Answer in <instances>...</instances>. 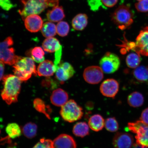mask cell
Masks as SVG:
<instances>
[{"instance_id": "33", "label": "cell", "mask_w": 148, "mask_h": 148, "mask_svg": "<svg viewBox=\"0 0 148 148\" xmlns=\"http://www.w3.org/2000/svg\"><path fill=\"white\" fill-rule=\"evenodd\" d=\"M33 148H53V142L51 140L42 138Z\"/></svg>"}, {"instance_id": "1", "label": "cell", "mask_w": 148, "mask_h": 148, "mask_svg": "<svg viewBox=\"0 0 148 148\" xmlns=\"http://www.w3.org/2000/svg\"><path fill=\"white\" fill-rule=\"evenodd\" d=\"M3 88L1 97L8 105L16 102L21 88V80L16 75H5L3 78Z\"/></svg>"}, {"instance_id": "21", "label": "cell", "mask_w": 148, "mask_h": 148, "mask_svg": "<svg viewBox=\"0 0 148 148\" xmlns=\"http://www.w3.org/2000/svg\"><path fill=\"white\" fill-rule=\"evenodd\" d=\"M133 75L138 82L148 83V66H138L133 71Z\"/></svg>"}, {"instance_id": "15", "label": "cell", "mask_w": 148, "mask_h": 148, "mask_svg": "<svg viewBox=\"0 0 148 148\" xmlns=\"http://www.w3.org/2000/svg\"><path fill=\"white\" fill-rule=\"evenodd\" d=\"M53 142V148H77L75 140L72 136L67 134L60 135Z\"/></svg>"}, {"instance_id": "8", "label": "cell", "mask_w": 148, "mask_h": 148, "mask_svg": "<svg viewBox=\"0 0 148 148\" xmlns=\"http://www.w3.org/2000/svg\"><path fill=\"white\" fill-rule=\"evenodd\" d=\"M99 64L104 73H112L119 69L120 65V60L117 55L109 52L102 57Z\"/></svg>"}, {"instance_id": "14", "label": "cell", "mask_w": 148, "mask_h": 148, "mask_svg": "<svg viewBox=\"0 0 148 148\" xmlns=\"http://www.w3.org/2000/svg\"><path fill=\"white\" fill-rule=\"evenodd\" d=\"M24 20L26 28L30 32H37L42 29L43 21L38 15H30Z\"/></svg>"}, {"instance_id": "42", "label": "cell", "mask_w": 148, "mask_h": 148, "mask_svg": "<svg viewBox=\"0 0 148 148\" xmlns=\"http://www.w3.org/2000/svg\"><path fill=\"white\" fill-rule=\"evenodd\" d=\"M137 1H142V0H137Z\"/></svg>"}, {"instance_id": "38", "label": "cell", "mask_w": 148, "mask_h": 148, "mask_svg": "<svg viewBox=\"0 0 148 148\" xmlns=\"http://www.w3.org/2000/svg\"><path fill=\"white\" fill-rule=\"evenodd\" d=\"M140 120L148 125V107L142 112L140 117Z\"/></svg>"}, {"instance_id": "35", "label": "cell", "mask_w": 148, "mask_h": 148, "mask_svg": "<svg viewBox=\"0 0 148 148\" xmlns=\"http://www.w3.org/2000/svg\"><path fill=\"white\" fill-rule=\"evenodd\" d=\"M88 1L90 9L94 12L99 10L101 7H103L101 0H88Z\"/></svg>"}, {"instance_id": "12", "label": "cell", "mask_w": 148, "mask_h": 148, "mask_svg": "<svg viewBox=\"0 0 148 148\" xmlns=\"http://www.w3.org/2000/svg\"><path fill=\"white\" fill-rule=\"evenodd\" d=\"M114 148H131L134 145V139L127 133H116L113 139Z\"/></svg>"}, {"instance_id": "28", "label": "cell", "mask_w": 148, "mask_h": 148, "mask_svg": "<svg viewBox=\"0 0 148 148\" xmlns=\"http://www.w3.org/2000/svg\"><path fill=\"white\" fill-rule=\"evenodd\" d=\"M38 127L34 123L29 122L24 126L23 132L26 137L29 138H32L36 136Z\"/></svg>"}, {"instance_id": "29", "label": "cell", "mask_w": 148, "mask_h": 148, "mask_svg": "<svg viewBox=\"0 0 148 148\" xmlns=\"http://www.w3.org/2000/svg\"><path fill=\"white\" fill-rule=\"evenodd\" d=\"M30 53L32 58L37 63H41L45 60V53L41 47H35L31 50Z\"/></svg>"}, {"instance_id": "25", "label": "cell", "mask_w": 148, "mask_h": 148, "mask_svg": "<svg viewBox=\"0 0 148 148\" xmlns=\"http://www.w3.org/2000/svg\"><path fill=\"white\" fill-rule=\"evenodd\" d=\"M41 32L45 38L53 37L56 34V26L51 22H46L42 25Z\"/></svg>"}, {"instance_id": "31", "label": "cell", "mask_w": 148, "mask_h": 148, "mask_svg": "<svg viewBox=\"0 0 148 148\" xmlns=\"http://www.w3.org/2000/svg\"><path fill=\"white\" fill-rule=\"evenodd\" d=\"M69 24L65 21H60L56 26L57 33L60 36H67L69 32Z\"/></svg>"}, {"instance_id": "40", "label": "cell", "mask_w": 148, "mask_h": 148, "mask_svg": "<svg viewBox=\"0 0 148 148\" xmlns=\"http://www.w3.org/2000/svg\"><path fill=\"white\" fill-rule=\"evenodd\" d=\"M5 65L4 63L0 60V81L3 79L4 73Z\"/></svg>"}, {"instance_id": "37", "label": "cell", "mask_w": 148, "mask_h": 148, "mask_svg": "<svg viewBox=\"0 0 148 148\" xmlns=\"http://www.w3.org/2000/svg\"><path fill=\"white\" fill-rule=\"evenodd\" d=\"M62 47H61L60 49L55 52L54 65L56 71L59 64L61 63L60 61L62 56Z\"/></svg>"}, {"instance_id": "16", "label": "cell", "mask_w": 148, "mask_h": 148, "mask_svg": "<svg viewBox=\"0 0 148 148\" xmlns=\"http://www.w3.org/2000/svg\"><path fill=\"white\" fill-rule=\"evenodd\" d=\"M68 99V94L64 90L58 88L54 90L51 97L52 104L55 106L62 107L67 102Z\"/></svg>"}, {"instance_id": "43", "label": "cell", "mask_w": 148, "mask_h": 148, "mask_svg": "<svg viewBox=\"0 0 148 148\" xmlns=\"http://www.w3.org/2000/svg\"><path fill=\"white\" fill-rule=\"evenodd\" d=\"M0 134H1V130H0Z\"/></svg>"}, {"instance_id": "20", "label": "cell", "mask_w": 148, "mask_h": 148, "mask_svg": "<svg viewBox=\"0 0 148 148\" xmlns=\"http://www.w3.org/2000/svg\"><path fill=\"white\" fill-rule=\"evenodd\" d=\"M88 17L86 14H77L72 21V25L74 29L82 31L87 25Z\"/></svg>"}, {"instance_id": "6", "label": "cell", "mask_w": 148, "mask_h": 148, "mask_svg": "<svg viewBox=\"0 0 148 148\" xmlns=\"http://www.w3.org/2000/svg\"><path fill=\"white\" fill-rule=\"evenodd\" d=\"M13 44V40L10 36L0 42V60L9 65L14 64L21 57L15 53L14 49L12 47Z\"/></svg>"}, {"instance_id": "44", "label": "cell", "mask_w": 148, "mask_h": 148, "mask_svg": "<svg viewBox=\"0 0 148 148\" xmlns=\"http://www.w3.org/2000/svg\"><path fill=\"white\" fill-rule=\"evenodd\" d=\"M0 1H1V0H0Z\"/></svg>"}, {"instance_id": "3", "label": "cell", "mask_w": 148, "mask_h": 148, "mask_svg": "<svg viewBox=\"0 0 148 148\" xmlns=\"http://www.w3.org/2000/svg\"><path fill=\"white\" fill-rule=\"evenodd\" d=\"M34 60L29 57H20L13 66L15 75L22 81H26L32 76L38 75Z\"/></svg>"}, {"instance_id": "34", "label": "cell", "mask_w": 148, "mask_h": 148, "mask_svg": "<svg viewBox=\"0 0 148 148\" xmlns=\"http://www.w3.org/2000/svg\"><path fill=\"white\" fill-rule=\"evenodd\" d=\"M135 7L138 12H148V0H142L135 4Z\"/></svg>"}, {"instance_id": "36", "label": "cell", "mask_w": 148, "mask_h": 148, "mask_svg": "<svg viewBox=\"0 0 148 148\" xmlns=\"http://www.w3.org/2000/svg\"><path fill=\"white\" fill-rule=\"evenodd\" d=\"M0 7L3 10L8 11L13 8L14 5L10 0H1L0 1Z\"/></svg>"}, {"instance_id": "11", "label": "cell", "mask_w": 148, "mask_h": 148, "mask_svg": "<svg viewBox=\"0 0 148 148\" xmlns=\"http://www.w3.org/2000/svg\"><path fill=\"white\" fill-rule=\"evenodd\" d=\"M75 73L73 66L69 63H60L56 71V77L61 83L73 77Z\"/></svg>"}, {"instance_id": "27", "label": "cell", "mask_w": 148, "mask_h": 148, "mask_svg": "<svg viewBox=\"0 0 148 148\" xmlns=\"http://www.w3.org/2000/svg\"><path fill=\"white\" fill-rule=\"evenodd\" d=\"M140 55L136 52L130 53L126 59L127 66L130 68L135 69L138 67L141 61Z\"/></svg>"}, {"instance_id": "23", "label": "cell", "mask_w": 148, "mask_h": 148, "mask_svg": "<svg viewBox=\"0 0 148 148\" xmlns=\"http://www.w3.org/2000/svg\"><path fill=\"white\" fill-rule=\"evenodd\" d=\"M144 98L143 95L138 92H134L130 94L127 98V103L131 107H138L143 104Z\"/></svg>"}, {"instance_id": "32", "label": "cell", "mask_w": 148, "mask_h": 148, "mask_svg": "<svg viewBox=\"0 0 148 148\" xmlns=\"http://www.w3.org/2000/svg\"><path fill=\"white\" fill-rule=\"evenodd\" d=\"M105 128L109 131L114 132L117 131L119 128V125L115 118H109L105 122Z\"/></svg>"}, {"instance_id": "13", "label": "cell", "mask_w": 148, "mask_h": 148, "mask_svg": "<svg viewBox=\"0 0 148 148\" xmlns=\"http://www.w3.org/2000/svg\"><path fill=\"white\" fill-rule=\"evenodd\" d=\"M119 90V83L115 79H109L101 83L100 90L103 96L107 97L114 98Z\"/></svg>"}, {"instance_id": "18", "label": "cell", "mask_w": 148, "mask_h": 148, "mask_svg": "<svg viewBox=\"0 0 148 148\" xmlns=\"http://www.w3.org/2000/svg\"><path fill=\"white\" fill-rule=\"evenodd\" d=\"M46 15L49 21L55 23L62 21L65 16L63 8L62 7L58 5L53 7L51 10L48 11Z\"/></svg>"}, {"instance_id": "17", "label": "cell", "mask_w": 148, "mask_h": 148, "mask_svg": "<svg viewBox=\"0 0 148 148\" xmlns=\"http://www.w3.org/2000/svg\"><path fill=\"white\" fill-rule=\"evenodd\" d=\"M37 73L40 76L50 77L56 71L54 64L49 60H46L40 63L37 69Z\"/></svg>"}, {"instance_id": "26", "label": "cell", "mask_w": 148, "mask_h": 148, "mask_svg": "<svg viewBox=\"0 0 148 148\" xmlns=\"http://www.w3.org/2000/svg\"><path fill=\"white\" fill-rule=\"evenodd\" d=\"M5 131L8 137L15 139L21 136V130L17 123H12L8 124L5 128Z\"/></svg>"}, {"instance_id": "5", "label": "cell", "mask_w": 148, "mask_h": 148, "mask_svg": "<svg viewBox=\"0 0 148 148\" xmlns=\"http://www.w3.org/2000/svg\"><path fill=\"white\" fill-rule=\"evenodd\" d=\"M63 119L71 123L80 119L83 116L82 108L73 100H70L62 107L60 111Z\"/></svg>"}, {"instance_id": "7", "label": "cell", "mask_w": 148, "mask_h": 148, "mask_svg": "<svg viewBox=\"0 0 148 148\" xmlns=\"http://www.w3.org/2000/svg\"><path fill=\"white\" fill-rule=\"evenodd\" d=\"M127 127L130 131L136 134V144L142 147L148 148V125L138 120L128 123Z\"/></svg>"}, {"instance_id": "39", "label": "cell", "mask_w": 148, "mask_h": 148, "mask_svg": "<svg viewBox=\"0 0 148 148\" xmlns=\"http://www.w3.org/2000/svg\"><path fill=\"white\" fill-rule=\"evenodd\" d=\"M118 1V0H101L103 4L108 7H114L117 3Z\"/></svg>"}, {"instance_id": "4", "label": "cell", "mask_w": 148, "mask_h": 148, "mask_svg": "<svg viewBox=\"0 0 148 148\" xmlns=\"http://www.w3.org/2000/svg\"><path fill=\"white\" fill-rule=\"evenodd\" d=\"M134 14L127 5H120L112 15V20L118 28L124 30L134 23Z\"/></svg>"}, {"instance_id": "22", "label": "cell", "mask_w": 148, "mask_h": 148, "mask_svg": "<svg viewBox=\"0 0 148 148\" xmlns=\"http://www.w3.org/2000/svg\"><path fill=\"white\" fill-rule=\"evenodd\" d=\"M105 121L99 114L92 116L89 119L88 125L92 130L98 132L101 130L105 125Z\"/></svg>"}, {"instance_id": "19", "label": "cell", "mask_w": 148, "mask_h": 148, "mask_svg": "<svg viewBox=\"0 0 148 148\" xmlns=\"http://www.w3.org/2000/svg\"><path fill=\"white\" fill-rule=\"evenodd\" d=\"M42 46L44 51L49 53H54L62 47L58 40L53 37L44 40Z\"/></svg>"}, {"instance_id": "9", "label": "cell", "mask_w": 148, "mask_h": 148, "mask_svg": "<svg viewBox=\"0 0 148 148\" xmlns=\"http://www.w3.org/2000/svg\"><path fill=\"white\" fill-rule=\"evenodd\" d=\"M132 50L140 55L148 56V26L144 27L133 42Z\"/></svg>"}, {"instance_id": "24", "label": "cell", "mask_w": 148, "mask_h": 148, "mask_svg": "<svg viewBox=\"0 0 148 148\" xmlns=\"http://www.w3.org/2000/svg\"><path fill=\"white\" fill-rule=\"evenodd\" d=\"M73 132L75 136L84 137L89 133V125L85 122H79L74 126Z\"/></svg>"}, {"instance_id": "10", "label": "cell", "mask_w": 148, "mask_h": 148, "mask_svg": "<svg viewBox=\"0 0 148 148\" xmlns=\"http://www.w3.org/2000/svg\"><path fill=\"white\" fill-rule=\"evenodd\" d=\"M83 77L86 82L89 84H97L103 78V71L99 66H88L84 70Z\"/></svg>"}, {"instance_id": "30", "label": "cell", "mask_w": 148, "mask_h": 148, "mask_svg": "<svg viewBox=\"0 0 148 148\" xmlns=\"http://www.w3.org/2000/svg\"><path fill=\"white\" fill-rule=\"evenodd\" d=\"M33 106L38 112L45 114L49 119H51L49 114L46 111L47 106H46L45 103L42 100L38 98L35 99L33 101Z\"/></svg>"}, {"instance_id": "41", "label": "cell", "mask_w": 148, "mask_h": 148, "mask_svg": "<svg viewBox=\"0 0 148 148\" xmlns=\"http://www.w3.org/2000/svg\"><path fill=\"white\" fill-rule=\"evenodd\" d=\"M132 148H144L143 147H140V146H139L137 145V144H134V145L133 146V147Z\"/></svg>"}, {"instance_id": "2", "label": "cell", "mask_w": 148, "mask_h": 148, "mask_svg": "<svg viewBox=\"0 0 148 148\" xmlns=\"http://www.w3.org/2000/svg\"><path fill=\"white\" fill-rule=\"evenodd\" d=\"M23 4V9L18 10V12L24 20L31 14L41 13L49 7L58 6V0H21Z\"/></svg>"}]
</instances>
